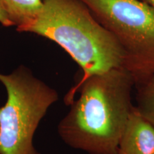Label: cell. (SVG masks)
Wrapping results in <instances>:
<instances>
[{
    "label": "cell",
    "instance_id": "cell-1",
    "mask_svg": "<svg viewBox=\"0 0 154 154\" xmlns=\"http://www.w3.org/2000/svg\"><path fill=\"white\" fill-rule=\"evenodd\" d=\"M134 75L124 66L88 78L77 89L57 131L71 148L88 154H117L119 140L134 106Z\"/></svg>",
    "mask_w": 154,
    "mask_h": 154
},
{
    "label": "cell",
    "instance_id": "cell-2",
    "mask_svg": "<svg viewBox=\"0 0 154 154\" xmlns=\"http://www.w3.org/2000/svg\"><path fill=\"white\" fill-rule=\"evenodd\" d=\"M17 30L54 42L81 67L83 76L67 93L66 104L88 78L124 67L125 54L120 44L82 0H43L40 12Z\"/></svg>",
    "mask_w": 154,
    "mask_h": 154
},
{
    "label": "cell",
    "instance_id": "cell-3",
    "mask_svg": "<svg viewBox=\"0 0 154 154\" xmlns=\"http://www.w3.org/2000/svg\"><path fill=\"white\" fill-rule=\"evenodd\" d=\"M0 82L7 94L0 107V154H41L34 134L59 94L23 65L11 74L0 73Z\"/></svg>",
    "mask_w": 154,
    "mask_h": 154
},
{
    "label": "cell",
    "instance_id": "cell-4",
    "mask_svg": "<svg viewBox=\"0 0 154 154\" xmlns=\"http://www.w3.org/2000/svg\"><path fill=\"white\" fill-rule=\"evenodd\" d=\"M124 50L136 84L154 73V11L140 0H82Z\"/></svg>",
    "mask_w": 154,
    "mask_h": 154
},
{
    "label": "cell",
    "instance_id": "cell-5",
    "mask_svg": "<svg viewBox=\"0 0 154 154\" xmlns=\"http://www.w3.org/2000/svg\"><path fill=\"white\" fill-rule=\"evenodd\" d=\"M117 154H154V126L135 106L121 135Z\"/></svg>",
    "mask_w": 154,
    "mask_h": 154
},
{
    "label": "cell",
    "instance_id": "cell-6",
    "mask_svg": "<svg viewBox=\"0 0 154 154\" xmlns=\"http://www.w3.org/2000/svg\"><path fill=\"white\" fill-rule=\"evenodd\" d=\"M12 26L17 28L34 19L43 7L42 0H2Z\"/></svg>",
    "mask_w": 154,
    "mask_h": 154
},
{
    "label": "cell",
    "instance_id": "cell-7",
    "mask_svg": "<svg viewBox=\"0 0 154 154\" xmlns=\"http://www.w3.org/2000/svg\"><path fill=\"white\" fill-rule=\"evenodd\" d=\"M136 110L154 126V73L135 84Z\"/></svg>",
    "mask_w": 154,
    "mask_h": 154
},
{
    "label": "cell",
    "instance_id": "cell-8",
    "mask_svg": "<svg viewBox=\"0 0 154 154\" xmlns=\"http://www.w3.org/2000/svg\"><path fill=\"white\" fill-rule=\"evenodd\" d=\"M0 23L5 26H12L2 0H0Z\"/></svg>",
    "mask_w": 154,
    "mask_h": 154
},
{
    "label": "cell",
    "instance_id": "cell-9",
    "mask_svg": "<svg viewBox=\"0 0 154 154\" xmlns=\"http://www.w3.org/2000/svg\"><path fill=\"white\" fill-rule=\"evenodd\" d=\"M140 1L143 2L147 5H149L151 8L154 11V0H140Z\"/></svg>",
    "mask_w": 154,
    "mask_h": 154
}]
</instances>
